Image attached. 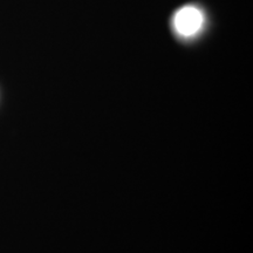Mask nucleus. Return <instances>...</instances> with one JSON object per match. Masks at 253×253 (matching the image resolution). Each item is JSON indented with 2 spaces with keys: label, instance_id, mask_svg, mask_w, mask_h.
<instances>
[{
  "label": "nucleus",
  "instance_id": "obj_1",
  "mask_svg": "<svg viewBox=\"0 0 253 253\" xmlns=\"http://www.w3.org/2000/svg\"><path fill=\"white\" fill-rule=\"evenodd\" d=\"M204 15L201 9L192 5L179 8L173 15L172 25L176 33L183 38H191L202 30Z\"/></svg>",
  "mask_w": 253,
  "mask_h": 253
}]
</instances>
